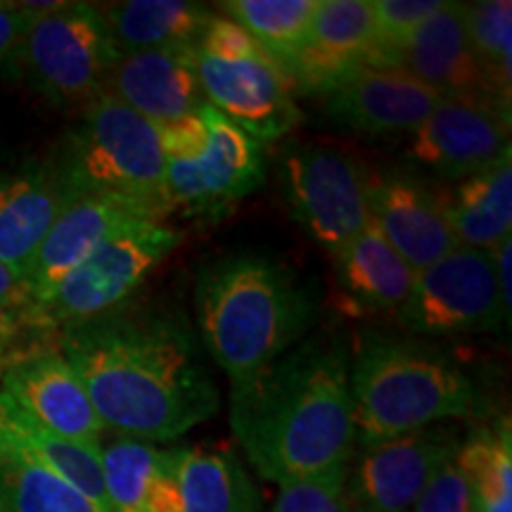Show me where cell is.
Listing matches in <instances>:
<instances>
[{
  "mask_svg": "<svg viewBox=\"0 0 512 512\" xmlns=\"http://www.w3.org/2000/svg\"><path fill=\"white\" fill-rule=\"evenodd\" d=\"M60 354L121 437L174 441L221 406L190 320L166 304H121L60 328Z\"/></svg>",
  "mask_w": 512,
  "mask_h": 512,
  "instance_id": "1",
  "label": "cell"
},
{
  "mask_svg": "<svg viewBox=\"0 0 512 512\" xmlns=\"http://www.w3.org/2000/svg\"><path fill=\"white\" fill-rule=\"evenodd\" d=\"M349 370L347 339L328 330L230 384V427L261 477L285 486L349 465L356 444Z\"/></svg>",
  "mask_w": 512,
  "mask_h": 512,
  "instance_id": "2",
  "label": "cell"
},
{
  "mask_svg": "<svg viewBox=\"0 0 512 512\" xmlns=\"http://www.w3.org/2000/svg\"><path fill=\"white\" fill-rule=\"evenodd\" d=\"M195 306L209 356L238 384L309 337L316 294L271 256L238 252L197 273Z\"/></svg>",
  "mask_w": 512,
  "mask_h": 512,
  "instance_id": "3",
  "label": "cell"
},
{
  "mask_svg": "<svg viewBox=\"0 0 512 512\" xmlns=\"http://www.w3.org/2000/svg\"><path fill=\"white\" fill-rule=\"evenodd\" d=\"M351 411L363 448L477 411L479 389L456 356L418 335L363 330L351 351Z\"/></svg>",
  "mask_w": 512,
  "mask_h": 512,
  "instance_id": "4",
  "label": "cell"
},
{
  "mask_svg": "<svg viewBox=\"0 0 512 512\" xmlns=\"http://www.w3.org/2000/svg\"><path fill=\"white\" fill-rule=\"evenodd\" d=\"M48 164L67 200L110 195L138 204L155 221L171 216L159 128L110 93L79 114Z\"/></svg>",
  "mask_w": 512,
  "mask_h": 512,
  "instance_id": "5",
  "label": "cell"
},
{
  "mask_svg": "<svg viewBox=\"0 0 512 512\" xmlns=\"http://www.w3.org/2000/svg\"><path fill=\"white\" fill-rule=\"evenodd\" d=\"M119 55L98 5L60 3L34 17L15 64L43 98L81 114L107 93Z\"/></svg>",
  "mask_w": 512,
  "mask_h": 512,
  "instance_id": "6",
  "label": "cell"
},
{
  "mask_svg": "<svg viewBox=\"0 0 512 512\" xmlns=\"http://www.w3.org/2000/svg\"><path fill=\"white\" fill-rule=\"evenodd\" d=\"M181 242L176 228L159 221H131L74 268L55 292L27 316L31 330L50 332L98 318L126 304Z\"/></svg>",
  "mask_w": 512,
  "mask_h": 512,
  "instance_id": "7",
  "label": "cell"
},
{
  "mask_svg": "<svg viewBox=\"0 0 512 512\" xmlns=\"http://www.w3.org/2000/svg\"><path fill=\"white\" fill-rule=\"evenodd\" d=\"M278 185L292 219L332 256L370 226L366 166L337 147L287 145Z\"/></svg>",
  "mask_w": 512,
  "mask_h": 512,
  "instance_id": "8",
  "label": "cell"
},
{
  "mask_svg": "<svg viewBox=\"0 0 512 512\" xmlns=\"http://www.w3.org/2000/svg\"><path fill=\"white\" fill-rule=\"evenodd\" d=\"M408 335L456 337L508 328L491 254L456 247L418 273L408 302L396 313Z\"/></svg>",
  "mask_w": 512,
  "mask_h": 512,
  "instance_id": "9",
  "label": "cell"
},
{
  "mask_svg": "<svg viewBox=\"0 0 512 512\" xmlns=\"http://www.w3.org/2000/svg\"><path fill=\"white\" fill-rule=\"evenodd\" d=\"M209 143L195 159L166 162V197L171 214L219 223L266 183L264 145L204 105Z\"/></svg>",
  "mask_w": 512,
  "mask_h": 512,
  "instance_id": "10",
  "label": "cell"
},
{
  "mask_svg": "<svg viewBox=\"0 0 512 512\" xmlns=\"http://www.w3.org/2000/svg\"><path fill=\"white\" fill-rule=\"evenodd\" d=\"M463 444L451 422L396 434L363 448L347 470V501L361 512H411L434 472L456 458Z\"/></svg>",
  "mask_w": 512,
  "mask_h": 512,
  "instance_id": "11",
  "label": "cell"
},
{
  "mask_svg": "<svg viewBox=\"0 0 512 512\" xmlns=\"http://www.w3.org/2000/svg\"><path fill=\"white\" fill-rule=\"evenodd\" d=\"M195 60L207 105L256 143H275L302 124L290 74L271 55L216 60L195 50Z\"/></svg>",
  "mask_w": 512,
  "mask_h": 512,
  "instance_id": "12",
  "label": "cell"
},
{
  "mask_svg": "<svg viewBox=\"0 0 512 512\" xmlns=\"http://www.w3.org/2000/svg\"><path fill=\"white\" fill-rule=\"evenodd\" d=\"M370 223L413 268L425 271L460 247L441 204L439 183L413 166L366 169Z\"/></svg>",
  "mask_w": 512,
  "mask_h": 512,
  "instance_id": "13",
  "label": "cell"
},
{
  "mask_svg": "<svg viewBox=\"0 0 512 512\" xmlns=\"http://www.w3.org/2000/svg\"><path fill=\"white\" fill-rule=\"evenodd\" d=\"M510 147V114L482 102L441 100L413 131L406 155L415 171L458 183L496 164Z\"/></svg>",
  "mask_w": 512,
  "mask_h": 512,
  "instance_id": "14",
  "label": "cell"
},
{
  "mask_svg": "<svg viewBox=\"0 0 512 512\" xmlns=\"http://www.w3.org/2000/svg\"><path fill=\"white\" fill-rule=\"evenodd\" d=\"M444 100L399 64H366L323 95L332 126L363 136L415 131Z\"/></svg>",
  "mask_w": 512,
  "mask_h": 512,
  "instance_id": "15",
  "label": "cell"
},
{
  "mask_svg": "<svg viewBox=\"0 0 512 512\" xmlns=\"http://www.w3.org/2000/svg\"><path fill=\"white\" fill-rule=\"evenodd\" d=\"M0 389L53 434L86 446H102L105 425L79 375L60 351L43 349L12 356L0 366Z\"/></svg>",
  "mask_w": 512,
  "mask_h": 512,
  "instance_id": "16",
  "label": "cell"
},
{
  "mask_svg": "<svg viewBox=\"0 0 512 512\" xmlns=\"http://www.w3.org/2000/svg\"><path fill=\"white\" fill-rule=\"evenodd\" d=\"M392 64L427 83L444 100L482 102L510 114V105L496 93L472 50L465 27V3H444L437 15L420 24L396 50Z\"/></svg>",
  "mask_w": 512,
  "mask_h": 512,
  "instance_id": "17",
  "label": "cell"
},
{
  "mask_svg": "<svg viewBox=\"0 0 512 512\" xmlns=\"http://www.w3.org/2000/svg\"><path fill=\"white\" fill-rule=\"evenodd\" d=\"M366 64H380L370 0H320L287 74L294 91L323 98Z\"/></svg>",
  "mask_w": 512,
  "mask_h": 512,
  "instance_id": "18",
  "label": "cell"
},
{
  "mask_svg": "<svg viewBox=\"0 0 512 512\" xmlns=\"http://www.w3.org/2000/svg\"><path fill=\"white\" fill-rule=\"evenodd\" d=\"M107 93L157 128L192 117L207 105L197 74L195 46L119 55Z\"/></svg>",
  "mask_w": 512,
  "mask_h": 512,
  "instance_id": "19",
  "label": "cell"
},
{
  "mask_svg": "<svg viewBox=\"0 0 512 512\" xmlns=\"http://www.w3.org/2000/svg\"><path fill=\"white\" fill-rule=\"evenodd\" d=\"M140 219L155 221L138 204L121 200V197L81 195L64 204L27 280L31 299L29 313L46 302L55 287L110 238L114 230Z\"/></svg>",
  "mask_w": 512,
  "mask_h": 512,
  "instance_id": "20",
  "label": "cell"
},
{
  "mask_svg": "<svg viewBox=\"0 0 512 512\" xmlns=\"http://www.w3.org/2000/svg\"><path fill=\"white\" fill-rule=\"evenodd\" d=\"M67 202L50 164L27 162L0 174V264L24 283Z\"/></svg>",
  "mask_w": 512,
  "mask_h": 512,
  "instance_id": "21",
  "label": "cell"
},
{
  "mask_svg": "<svg viewBox=\"0 0 512 512\" xmlns=\"http://www.w3.org/2000/svg\"><path fill=\"white\" fill-rule=\"evenodd\" d=\"M100 460L112 512H178L174 448L121 437L100 446Z\"/></svg>",
  "mask_w": 512,
  "mask_h": 512,
  "instance_id": "22",
  "label": "cell"
},
{
  "mask_svg": "<svg viewBox=\"0 0 512 512\" xmlns=\"http://www.w3.org/2000/svg\"><path fill=\"white\" fill-rule=\"evenodd\" d=\"M444 214L460 247L489 252L512 230V152L451 185H439Z\"/></svg>",
  "mask_w": 512,
  "mask_h": 512,
  "instance_id": "23",
  "label": "cell"
},
{
  "mask_svg": "<svg viewBox=\"0 0 512 512\" xmlns=\"http://www.w3.org/2000/svg\"><path fill=\"white\" fill-rule=\"evenodd\" d=\"M337 283L351 309L399 313L411 297L415 278L406 261L373 223L335 254Z\"/></svg>",
  "mask_w": 512,
  "mask_h": 512,
  "instance_id": "24",
  "label": "cell"
},
{
  "mask_svg": "<svg viewBox=\"0 0 512 512\" xmlns=\"http://www.w3.org/2000/svg\"><path fill=\"white\" fill-rule=\"evenodd\" d=\"M121 55L195 46L214 19L209 5L188 0H126L100 8Z\"/></svg>",
  "mask_w": 512,
  "mask_h": 512,
  "instance_id": "25",
  "label": "cell"
},
{
  "mask_svg": "<svg viewBox=\"0 0 512 512\" xmlns=\"http://www.w3.org/2000/svg\"><path fill=\"white\" fill-rule=\"evenodd\" d=\"M178 512H259V494L228 451L174 448Z\"/></svg>",
  "mask_w": 512,
  "mask_h": 512,
  "instance_id": "26",
  "label": "cell"
},
{
  "mask_svg": "<svg viewBox=\"0 0 512 512\" xmlns=\"http://www.w3.org/2000/svg\"><path fill=\"white\" fill-rule=\"evenodd\" d=\"M0 430L62 479H67L83 496L91 498L102 512H112L105 477H102L100 446L79 444L46 430L29 413H24L3 389H0Z\"/></svg>",
  "mask_w": 512,
  "mask_h": 512,
  "instance_id": "27",
  "label": "cell"
},
{
  "mask_svg": "<svg viewBox=\"0 0 512 512\" xmlns=\"http://www.w3.org/2000/svg\"><path fill=\"white\" fill-rule=\"evenodd\" d=\"M0 510L3 512H102L67 479L15 444L0 430Z\"/></svg>",
  "mask_w": 512,
  "mask_h": 512,
  "instance_id": "28",
  "label": "cell"
},
{
  "mask_svg": "<svg viewBox=\"0 0 512 512\" xmlns=\"http://www.w3.org/2000/svg\"><path fill=\"white\" fill-rule=\"evenodd\" d=\"M475 512H512V441L508 420L470 432L456 453Z\"/></svg>",
  "mask_w": 512,
  "mask_h": 512,
  "instance_id": "29",
  "label": "cell"
},
{
  "mask_svg": "<svg viewBox=\"0 0 512 512\" xmlns=\"http://www.w3.org/2000/svg\"><path fill=\"white\" fill-rule=\"evenodd\" d=\"M320 0H228L221 10L287 72L309 36Z\"/></svg>",
  "mask_w": 512,
  "mask_h": 512,
  "instance_id": "30",
  "label": "cell"
},
{
  "mask_svg": "<svg viewBox=\"0 0 512 512\" xmlns=\"http://www.w3.org/2000/svg\"><path fill=\"white\" fill-rule=\"evenodd\" d=\"M465 27L486 76L494 83L496 93L510 105L512 3L510 0L465 3Z\"/></svg>",
  "mask_w": 512,
  "mask_h": 512,
  "instance_id": "31",
  "label": "cell"
},
{
  "mask_svg": "<svg viewBox=\"0 0 512 512\" xmlns=\"http://www.w3.org/2000/svg\"><path fill=\"white\" fill-rule=\"evenodd\" d=\"M446 0H370L375 19L377 62L392 64L413 31L444 8Z\"/></svg>",
  "mask_w": 512,
  "mask_h": 512,
  "instance_id": "32",
  "label": "cell"
},
{
  "mask_svg": "<svg viewBox=\"0 0 512 512\" xmlns=\"http://www.w3.org/2000/svg\"><path fill=\"white\" fill-rule=\"evenodd\" d=\"M347 470L349 465H344L325 475L280 486L271 512H351L344 489Z\"/></svg>",
  "mask_w": 512,
  "mask_h": 512,
  "instance_id": "33",
  "label": "cell"
},
{
  "mask_svg": "<svg viewBox=\"0 0 512 512\" xmlns=\"http://www.w3.org/2000/svg\"><path fill=\"white\" fill-rule=\"evenodd\" d=\"M411 512H475L470 482L456 460H448L434 472Z\"/></svg>",
  "mask_w": 512,
  "mask_h": 512,
  "instance_id": "34",
  "label": "cell"
},
{
  "mask_svg": "<svg viewBox=\"0 0 512 512\" xmlns=\"http://www.w3.org/2000/svg\"><path fill=\"white\" fill-rule=\"evenodd\" d=\"M195 50L216 60H249V57L268 55L240 24L216 15L197 38Z\"/></svg>",
  "mask_w": 512,
  "mask_h": 512,
  "instance_id": "35",
  "label": "cell"
},
{
  "mask_svg": "<svg viewBox=\"0 0 512 512\" xmlns=\"http://www.w3.org/2000/svg\"><path fill=\"white\" fill-rule=\"evenodd\" d=\"M162 150L166 162H188L195 159L209 143V126L204 119V107L192 117H185L176 124L159 128Z\"/></svg>",
  "mask_w": 512,
  "mask_h": 512,
  "instance_id": "36",
  "label": "cell"
},
{
  "mask_svg": "<svg viewBox=\"0 0 512 512\" xmlns=\"http://www.w3.org/2000/svg\"><path fill=\"white\" fill-rule=\"evenodd\" d=\"M34 15L19 8V3H0V67L15 64Z\"/></svg>",
  "mask_w": 512,
  "mask_h": 512,
  "instance_id": "37",
  "label": "cell"
},
{
  "mask_svg": "<svg viewBox=\"0 0 512 512\" xmlns=\"http://www.w3.org/2000/svg\"><path fill=\"white\" fill-rule=\"evenodd\" d=\"M0 309L24 313V316H27L31 309L27 283L19 280L17 275L3 264H0Z\"/></svg>",
  "mask_w": 512,
  "mask_h": 512,
  "instance_id": "38",
  "label": "cell"
},
{
  "mask_svg": "<svg viewBox=\"0 0 512 512\" xmlns=\"http://www.w3.org/2000/svg\"><path fill=\"white\" fill-rule=\"evenodd\" d=\"M491 254V264H494V273H496V285L498 292H501V302H503V311L510 316V256H512V235L498 242L494 249H489Z\"/></svg>",
  "mask_w": 512,
  "mask_h": 512,
  "instance_id": "39",
  "label": "cell"
},
{
  "mask_svg": "<svg viewBox=\"0 0 512 512\" xmlns=\"http://www.w3.org/2000/svg\"><path fill=\"white\" fill-rule=\"evenodd\" d=\"M24 330H31L24 313L0 309V366L10 361V351L15 349L17 339L22 337Z\"/></svg>",
  "mask_w": 512,
  "mask_h": 512,
  "instance_id": "40",
  "label": "cell"
},
{
  "mask_svg": "<svg viewBox=\"0 0 512 512\" xmlns=\"http://www.w3.org/2000/svg\"><path fill=\"white\" fill-rule=\"evenodd\" d=\"M351 512H361V510H351Z\"/></svg>",
  "mask_w": 512,
  "mask_h": 512,
  "instance_id": "41",
  "label": "cell"
},
{
  "mask_svg": "<svg viewBox=\"0 0 512 512\" xmlns=\"http://www.w3.org/2000/svg\"><path fill=\"white\" fill-rule=\"evenodd\" d=\"M0 512H3V510H0Z\"/></svg>",
  "mask_w": 512,
  "mask_h": 512,
  "instance_id": "42",
  "label": "cell"
}]
</instances>
